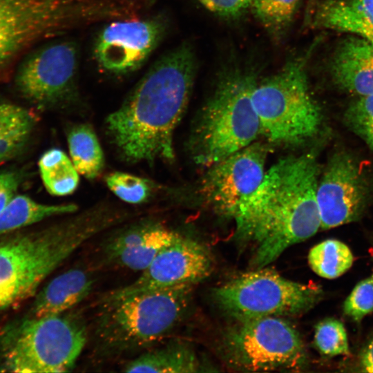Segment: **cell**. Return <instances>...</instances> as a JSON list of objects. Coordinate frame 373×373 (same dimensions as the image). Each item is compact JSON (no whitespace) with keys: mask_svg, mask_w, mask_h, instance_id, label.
<instances>
[{"mask_svg":"<svg viewBox=\"0 0 373 373\" xmlns=\"http://www.w3.org/2000/svg\"><path fill=\"white\" fill-rule=\"evenodd\" d=\"M314 343L317 350L325 356H336L350 354L348 338L342 322L327 318L315 327Z\"/></svg>","mask_w":373,"mask_h":373,"instance_id":"484cf974","label":"cell"},{"mask_svg":"<svg viewBox=\"0 0 373 373\" xmlns=\"http://www.w3.org/2000/svg\"><path fill=\"white\" fill-rule=\"evenodd\" d=\"M359 362L363 372H373V336L363 349Z\"/></svg>","mask_w":373,"mask_h":373,"instance_id":"836d02e7","label":"cell"},{"mask_svg":"<svg viewBox=\"0 0 373 373\" xmlns=\"http://www.w3.org/2000/svg\"><path fill=\"white\" fill-rule=\"evenodd\" d=\"M343 310L354 322L373 312V272L355 285L345 300Z\"/></svg>","mask_w":373,"mask_h":373,"instance_id":"f1b7e54d","label":"cell"},{"mask_svg":"<svg viewBox=\"0 0 373 373\" xmlns=\"http://www.w3.org/2000/svg\"><path fill=\"white\" fill-rule=\"evenodd\" d=\"M354 256L347 245L336 239L325 240L313 247L308 254L312 269L327 279L336 278L352 265Z\"/></svg>","mask_w":373,"mask_h":373,"instance_id":"cb8c5ba5","label":"cell"},{"mask_svg":"<svg viewBox=\"0 0 373 373\" xmlns=\"http://www.w3.org/2000/svg\"><path fill=\"white\" fill-rule=\"evenodd\" d=\"M70 160L79 173L88 179L99 175L104 157L92 127L86 124L73 126L67 135Z\"/></svg>","mask_w":373,"mask_h":373,"instance_id":"7402d4cb","label":"cell"},{"mask_svg":"<svg viewBox=\"0 0 373 373\" xmlns=\"http://www.w3.org/2000/svg\"><path fill=\"white\" fill-rule=\"evenodd\" d=\"M323 296L318 285L294 282L274 270L261 268L214 291L219 307L238 321L299 315L312 309Z\"/></svg>","mask_w":373,"mask_h":373,"instance_id":"9c48e42d","label":"cell"},{"mask_svg":"<svg viewBox=\"0 0 373 373\" xmlns=\"http://www.w3.org/2000/svg\"><path fill=\"white\" fill-rule=\"evenodd\" d=\"M212 263L209 251L202 245L176 233L136 280L111 291L103 303L156 289L191 285L210 274Z\"/></svg>","mask_w":373,"mask_h":373,"instance_id":"5bb4252c","label":"cell"},{"mask_svg":"<svg viewBox=\"0 0 373 373\" xmlns=\"http://www.w3.org/2000/svg\"><path fill=\"white\" fill-rule=\"evenodd\" d=\"M109 189L122 200L130 204L146 201L152 193L151 182L133 174L115 171L106 178Z\"/></svg>","mask_w":373,"mask_h":373,"instance_id":"4316f807","label":"cell"},{"mask_svg":"<svg viewBox=\"0 0 373 373\" xmlns=\"http://www.w3.org/2000/svg\"><path fill=\"white\" fill-rule=\"evenodd\" d=\"M256 82L253 71L238 66L220 76L192 133L191 153L196 164L209 167L251 144L260 135L251 99Z\"/></svg>","mask_w":373,"mask_h":373,"instance_id":"277c9868","label":"cell"},{"mask_svg":"<svg viewBox=\"0 0 373 373\" xmlns=\"http://www.w3.org/2000/svg\"><path fill=\"white\" fill-rule=\"evenodd\" d=\"M165 30L164 21L158 17L113 21L96 37L93 46L96 63L112 75L135 72L157 48Z\"/></svg>","mask_w":373,"mask_h":373,"instance_id":"9a60e30c","label":"cell"},{"mask_svg":"<svg viewBox=\"0 0 373 373\" xmlns=\"http://www.w3.org/2000/svg\"><path fill=\"white\" fill-rule=\"evenodd\" d=\"M318 175L312 153L285 157L266 171L259 186L240 202L233 218L238 235L256 242L258 268L321 229Z\"/></svg>","mask_w":373,"mask_h":373,"instance_id":"7a4b0ae2","label":"cell"},{"mask_svg":"<svg viewBox=\"0 0 373 373\" xmlns=\"http://www.w3.org/2000/svg\"><path fill=\"white\" fill-rule=\"evenodd\" d=\"M370 191L367 178L356 159L345 151L334 153L318 180L321 229L358 220L367 207Z\"/></svg>","mask_w":373,"mask_h":373,"instance_id":"4fadbf2b","label":"cell"},{"mask_svg":"<svg viewBox=\"0 0 373 373\" xmlns=\"http://www.w3.org/2000/svg\"><path fill=\"white\" fill-rule=\"evenodd\" d=\"M92 278L80 269H70L53 278L37 294L32 308L36 317L67 312L90 293Z\"/></svg>","mask_w":373,"mask_h":373,"instance_id":"d6986e66","label":"cell"},{"mask_svg":"<svg viewBox=\"0 0 373 373\" xmlns=\"http://www.w3.org/2000/svg\"><path fill=\"white\" fill-rule=\"evenodd\" d=\"M210 12L226 19H234L251 8L254 0H198Z\"/></svg>","mask_w":373,"mask_h":373,"instance_id":"1f68e13d","label":"cell"},{"mask_svg":"<svg viewBox=\"0 0 373 373\" xmlns=\"http://www.w3.org/2000/svg\"><path fill=\"white\" fill-rule=\"evenodd\" d=\"M300 0H254V15L268 33L280 39L288 30Z\"/></svg>","mask_w":373,"mask_h":373,"instance_id":"d4e9b609","label":"cell"},{"mask_svg":"<svg viewBox=\"0 0 373 373\" xmlns=\"http://www.w3.org/2000/svg\"><path fill=\"white\" fill-rule=\"evenodd\" d=\"M195 69L192 48L181 44L155 61L108 116V134L125 160H173V134L189 103Z\"/></svg>","mask_w":373,"mask_h":373,"instance_id":"6da1fadb","label":"cell"},{"mask_svg":"<svg viewBox=\"0 0 373 373\" xmlns=\"http://www.w3.org/2000/svg\"><path fill=\"white\" fill-rule=\"evenodd\" d=\"M87 337L82 319L67 312L8 323L0 332V372H70Z\"/></svg>","mask_w":373,"mask_h":373,"instance_id":"8992f818","label":"cell"},{"mask_svg":"<svg viewBox=\"0 0 373 373\" xmlns=\"http://www.w3.org/2000/svg\"><path fill=\"white\" fill-rule=\"evenodd\" d=\"M30 124H34V118L28 110L11 102H0V137Z\"/></svg>","mask_w":373,"mask_h":373,"instance_id":"4dcf8cb0","label":"cell"},{"mask_svg":"<svg viewBox=\"0 0 373 373\" xmlns=\"http://www.w3.org/2000/svg\"><path fill=\"white\" fill-rule=\"evenodd\" d=\"M78 48L74 41L46 44L27 54L19 63L15 85L20 95L40 106L68 99L75 91Z\"/></svg>","mask_w":373,"mask_h":373,"instance_id":"8fae6325","label":"cell"},{"mask_svg":"<svg viewBox=\"0 0 373 373\" xmlns=\"http://www.w3.org/2000/svg\"><path fill=\"white\" fill-rule=\"evenodd\" d=\"M199 363L195 353L180 343H171L151 349L131 360L124 367L125 372L190 373L195 372Z\"/></svg>","mask_w":373,"mask_h":373,"instance_id":"ffe728a7","label":"cell"},{"mask_svg":"<svg viewBox=\"0 0 373 373\" xmlns=\"http://www.w3.org/2000/svg\"><path fill=\"white\" fill-rule=\"evenodd\" d=\"M21 181L22 176L19 171H0V212L17 195Z\"/></svg>","mask_w":373,"mask_h":373,"instance_id":"d6a6232c","label":"cell"},{"mask_svg":"<svg viewBox=\"0 0 373 373\" xmlns=\"http://www.w3.org/2000/svg\"><path fill=\"white\" fill-rule=\"evenodd\" d=\"M344 120L373 153V95L358 97L346 109Z\"/></svg>","mask_w":373,"mask_h":373,"instance_id":"83f0119b","label":"cell"},{"mask_svg":"<svg viewBox=\"0 0 373 373\" xmlns=\"http://www.w3.org/2000/svg\"><path fill=\"white\" fill-rule=\"evenodd\" d=\"M34 124L12 130L0 137V163L8 160L22 151L26 145Z\"/></svg>","mask_w":373,"mask_h":373,"instance_id":"f546056e","label":"cell"},{"mask_svg":"<svg viewBox=\"0 0 373 373\" xmlns=\"http://www.w3.org/2000/svg\"><path fill=\"white\" fill-rule=\"evenodd\" d=\"M175 235L160 224L141 222L107 240L103 247V256L109 264L142 272Z\"/></svg>","mask_w":373,"mask_h":373,"instance_id":"2e32d148","label":"cell"},{"mask_svg":"<svg viewBox=\"0 0 373 373\" xmlns=\"http://www.w3.org/2000/svg\"><path fill=\"white\" fill-rule=\"evenodd\" d=\"M311 24L373 43V0H320L313 10Z\"/></svg>","mask_w":373,"mask_h":373,"instance_id":"ac0fdd59","label":"cell"},{"mask_svg":"<svg viewBox=\"0 0 373 373\" xmlns=\"http://www.w3.org/2000/svg\"><path fill=\"white\" fill-rule=\"evenodd\" d=\"M110 14L104 0H0V71L35 41Z\"/></svg>","mask_w":373,"mask_h":373,"instance_id":"ba28073f","label":"cell"},{"mask_svg":"<svg viewBox=\"0 0 373 373\" xmlns=\"http://www.w3.org/2000/svg\"><path fill=\"white\" fill-rule=\"evenodd\" d=\"M77 209L73 204H46L25 195H17L0 212V236L50 217L75 212Z\"/></svg>","mask_w":373,"mask_h":373,"instance_id":"44dd1931","label":"cell"},{"mask_svg":"<svg viewBox=\"0 0 373 373\" xmlns=\"http://www.w3.org/2000/svg\"><path fill=\"white\" fill-rule=\"evenodd\" d=\"M267 153L266 144L254 142L209 166L200 188L204 201L233 218L240 202L262 182Z\"/></svg>","mask_w":373,"mask_h":373,"instance_id":"7c38bea8","label":"cell"},{"mask_svg":"<svg viewBox=\"0 0 373 373\" xmlns=\"http://www.w3.org/2000/svg\"><path fill=\"white\" fill-rule=\"evenodd\" d=\"M314 45L289 59L276 73L257 82L251 95L260 135L286 146L306 143L318 133L321 109L309 87L307 64Z\"/></svg>","mask_w":373,"mask_h":373,"instance_id":"5b68a950","label":"cell"},{"mask_svg":"<svg viewBox=\"0 0 373 373\" xmlns=\"http://www.w3.org/2000/svg\"><path fill=\"white\" fill-rule=\"evenodd\" d=\"M191 285H177L104 303L95 334L112 353L146 348L180 321L190 298Z\"/></svg>","mask_w":373,"mask_h":373,"instance_id":"52a82bcc","label":"cell"},{"mask_svg":"<svg viewBox=\"0 0 373 373\" xmlns=\"http://www.w3.org/2000/svg\"><path fill=\"white\" fill-rule=\"evenodd\" d=\"M229 361L246 371L300 369L307 353L297 330L279 316L238 321L225 336Z\"/></svg>","mask_w":373,"mask_h":373,"instance_id":"30bf717a","label":"cell"},{"mask_svg":"<svg viewBox=\"0 0 373 373\" xmlns=\"http://www.w3.org/2000/svg\"><path fill=\"white\" fill-rule=\"evenodd\" d=\"M328 69L341 90L358 97L373 95V43L356 35L342 39L331 55Z\"/></svg>","mask_w":373,"mask_h":373,"instance_id":"e0dca14e","label":"cell"},{"mask_svg":"<svg viewBox=\"0 0 373 373\" xmlns=\"http://www.w3.org/2000/svg\"><path fill=\"white\" fill-rule=\"evenodd\" d=\"M110 224L108 218L90 216L1 235L0 311L32 296L50 274Z\"/></svg>","mask_w":373,"mask_h":373,"instance_id":"3957f363","label":"cell"},{"mask_svg":"<svg viewBox=\"0 0 373 373\" xmlns=\"http://www.w3.org/2000/svg\"><path fill=\"white\" fill-rule=\"evenodd\" d=\"M38 165L42 182L51 195H66L77 189L79 173L71 160L61 150H48L39 158Z\"/></svg>","mask_w":373,"mask_h":373,"instance_id":"603a6c76","label":"cell"}]
</instances>
